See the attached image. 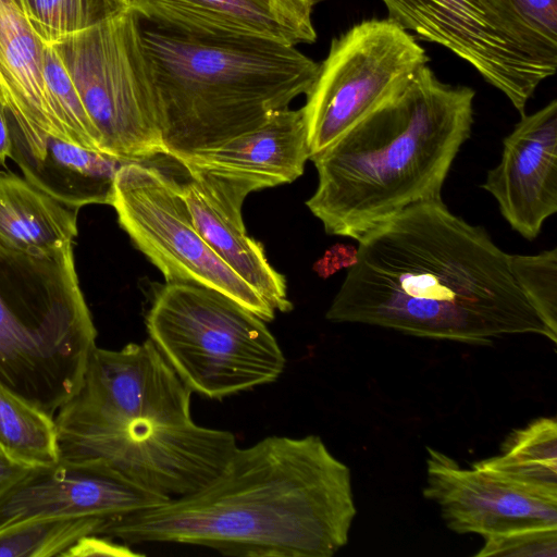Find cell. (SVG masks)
<instances>
[{
	"label": "cell",
	"mask_w": 557,
	"mask_h": 557,
	"mask_svg": "<svg viewBox=\"0 0 557 557\" xmlns=\"http://www.w3.org/2000/svg\"><path fill=\"white\" fill-rule=\"evenodd\" d=\"M108 521L97 517H42L0 529V557H52L79 539L98 535Z\"/></svg>",
	"instance_id": "25"
},
{
	"label": "cell",
	"mask_w": 557,
	"mask_h": 557,
	"mask_svg": "<svg viewBox=\"0 0 557 557\" xmlns=\"http://www.w3.org/2000/svg\"><path fill=\"white\" fill-rule=\"evenodd\" d=\"M9 124L11 160L29 183L74 209L110 206L115 175L125 161L53 136L24 133L10 120Z\"/></svg>",
	"instance_id": "18"
},
{
	"label": "cell",
	"mask_w": 557,
	"mask_h": 557,
	"mask_svg": "<svg viewBox=\"0 0 557 557\" xmlns=\"http://www.w3.org/2000/svg\"><path fill=\"white\" fill-rule=\"evenodd\" d=\"M325 317L471 345L518 334L557 343L510 255L443 200L413 205L362 237Z\"/></svg>",
	"instance_id": "1"
},
{
	"label": "cell",
	"mask_w": 557,
	"mask_h": 557,
	"mask_svg": "<svg viewBox=\"0 0 557 557\" xmlns=\"http://www.w3.org/2000/svg\"><path fill=\"white\" fill-rule=\"evenodd\" d=\"M39 36L52 45L128 9L119 0H22Z\"/></svg>",
	"instance_id": "26"
},
{
	"label": "cell",
	"mask_w": 557,
	"mask_h": 557,
	"mask_svg": "<svg viewBox=\"0 0 557 557\" xmlns=\"http://www.w3.org/2000/svg\"><path fill=\"white\" fill-rule=\"evenodd\" d=\"M169 499L101 460H59L33 467L0 498V529L42 517H97L109 522Z\"/></svg>",
	"instance_id": "14"
},
{
	"label": "cell",
	"mask_w": 557,
	"mask_h": 557,
	"mask_svg": "<svg viewBox=\"0 0 557 557\" xmlns=\"http://www.w3.org/2000/svg\"><path fill=\"white\" fill-rule=\"evenodd\" d=\"M78 209L63 205L24 176L0 171V239L30 252H51L78 235Z\"/></svg>",
	"instance_id": "21"
},
{
	"label": "cell",
	"mask_w": 557,
	"mask_h": 557,
	"mask_svg": "<svg viewBox=\"0 0 557 557\" xmlns=\"http://www.w3.org/2000/svg\"><path fill=\"white\" fill-rule=\"evenodd\" d=\"M428 61L416 37L388 17L333 38L301 108L311 156L400 92Z\"/></svg>",
	"instance_id": "8"
},
{
	"label": "cell",
	"mask_w": 557,
	"mask_h": 557,
	"mask_svg": "<svg viewBox=\"0 0 557 557\" xmlns=\"http://www.w3.org/2000/svg\"><path fill=\"white\" fill-rule=\"evenodd\" d=\"M121 3H123L126 8H129L135 0H119Z\"/></svg>",
	"instance_id": "34"
},
{
	"label": "cell",
	"mask_w": 557,
	"mask_h": 557,
	"mask_svg": "<svg viewBox=\"0 0 557 557\" xmlns=\"http://www.w3.org/2000/svg\"><path fill=\"white\" fill-rule=\"evenodd\" d=\"M482 188L497 201L513 231L535 239L557 212V101L523 114L504 138L499 163Z\"/></svg>",
	"instance_id": "16"
},
{
	"label": "cell",
	"mask_w": 557,
	"mask_h": 557,
	"mask_svg": "<svg viewBox=\"0 0 557 557\" xmlns=\"http://www.w3.org/2000/svg\"><path fill=\"white\" fill-rule=\"evenodd\" d=\"M73 246L30 252L0 239V383L52 418L96 347Z\"/></svg>",
	"instance_id": "5"
},
{
	"label": "cell",
	"mask_w": 557,
	"mask_h": 557,
	"mask_svg": "<svg viewBox=\"0 0 557 557\" xmlns=\"http://www.w3.org/2000/svg\"><path fill=\"white\" fill-rule=\"evenodd\" d=\"M145 323L182 382L209 399L273 383L285 369L284 354L263 320L199 284L159 286Z\"/></svg>",
	"instance_id": "6"
},
{
	"label": "cell",
	"mask_w": 557,
	"mask_h": 557,
	"mask_svg": "<svg viewBox=\"0 0 557 557\" xmlns=\"http://www.w3.org/2000/svg\"><path fill=\"white\" fill-rule=\"evenodd\" d=\"M110 206L133 244L166 283L199 284L228 296L264 322L276 312L207 245L173 177L147 162L117 171Z\"/></svg>",
	"instance_id": "9"
},
{
	"label": "cell",
	"mask_w": 557,
	"mask_h": 557,
	"mask_svg": "<svg viewBox=\"0 0 557 557\" xmlns=\"http://www.w3.org/2000/svg\"><path fill=\"white\" fill-rule=\"evenodd\" d=\"M128 9L153 27L200 40L298 45L262 0H135Z\"/></svg>",
	"instance_id": "20"
},
{
	"label": "cell",
	"mask_w": 557,
	"mask_h": 557,
	"mask_svg": "<svg viewBox=\"0 0 557 557\" xmlns=\"http://www.w3.org/2000/svg\"><path fill=\"white\" fill-rule=\"evenodd\" d=\"M140 21L125 9L52 44L99 133L101 151L125 162L164 154Z\"/></svg>",
	"instance_id": "7"
},
{
	"label": "cell",
	"mask_w": 557,
	"mask_h": 557,
	"mask_svg": "<svg viewBox=\"0 0 557 557\" xmlns=\"http://www.w3.org/2000/svg\"><path fill=\"white\" fill-rule=\"evenodd\" d=\"M46 46L23 1L0 0V103L20 131L66 140L45 79Z\"/></svg>",
	"instance_id": "17"
},
{
	"label": "cell",
	"mask_w": 557,
	"mask_h": 557,
	"mask_svg": "<svg viewBox=\"0 0 557 557\" xmlns=\"http://www.w3.org/2000/svg\"><path fill=\"white\" fill-rule=\"evenodd\" d=\"M0 448L30 467L59 461L54 418L0 383Z\"/></svg>",
	"instance_id": "24"
},
{
	"label": "cell",
	"mask_w": 557,
	"mask_h": 557,
	"mask_svg": "<svg viewBox=\"0 0 557 557\" xmlns=\"http://www.w3.org/2000/svg\"><path fill=\"white\" fill-rule=\"evenodd\" d=\"M13 141L10 131L8 111L0 103V165L5 166L7 160L12 158Z\"/></svg>",
	"instance_id": "33"
},
{
	"label": "cell",
	"mask_w": 557,
	"mask_h": 557,
	"mask_svg": "<svg viewBox=\"0 0 557 557\" xmlns=\"http://www.w3.org/2000/svg\"><path fill=\"white\" fill-rule=\"evenodd\" d=\"M476 463L521 486L557 497V424L540 418L516 430L500 455Z\"/></svg>",
	"instance_id": "22"
},
{
	"label": "cell",
	"mask_w": 557,
	"mask_h": 557,
	"mask_svg": "<svg viewBox=\"0 0 557 557\" xmlns=\"http://www.w3.org/2000/svg\"><path fill=\"white\" fill-rule=\"evenodd\" d=\"M164 154L184 159L249 132L311 88L319 63L293 45L141 29Z\"/></svg>",
	"instance_id": "4"
},
{
	"label": "cell",
	"mask_w": 557,
	"mask_h": 557,
	"mask_svg": "<svg viewBox=\"0 0 557 557\" xmlns=\"http://www.w3.org/2000/svg\"><path fill=\"white\" fill-rule=\"evenodd\" d=\"M302 109L273 112L260 126L180 163L245 177L260 189L292 183L310 159ZM173 159V158H172Z\"/></svg>",
	"instance_id": "19"
},
{
	"label": "cell",
	"mask_w": 557,
	"mask_h": 557,
	"mask_svg": "<svg viewBox=\"0 0 557 557\" xmlns=\"http://www.w3.org/2000/svg\"><path fill=\"white\" fill-rule=\"evenodd\" d=\"M512 274L546 325L557 333V249L510 255Z\"/></svg>",
	"instance_id": "28"
},
{
	"label": "cell",
	"mask_w": 557,
	"mask_h": 557,
	"mask_svg": "<svg viewBox=\"0 0 557 557\" xmlns=\"http://www.w3.org/2000/svg\"><path fill=\"white\" fill-rule=\"evenodd\" d=\"M356 515L350 470L320 436L270 435L237 446L200 490L111 520L99 535L235 557H331Z\"/></svg>",
	"instance_id": "2"
},
{
	"label": "cell",
	"mask_w": 557,
	"mask_h": 557,
	"mask_svg": "<svg viewBox=\"0 0 557 557\" xmlns=\"http://www.w3.org/2000/svg\"><path fill=\"white\" fill-rule=\"evenodd\" d=\"M357 261V247L337 244L320 260L318 269L321 275L329 276L342 268H350Z\"/></svg>",
	"instance_id": "31"
},
{
	"label": "cell",
	"mask_w": 557,
	"mask_h": 557,
	"mask_svg": "<svg viewBox=\"0 0 557 557\" xmlns=\"http://www.w3.org/2000/svg\"><path fill=\"white\" fill-rule=\"evenodd\" d=\"M388 18L468 62L521 114L547 72L488 21L479 0H382Z\"/></svg>",
	"instance_id": "12"
},
{
	"label": "cell",
	"mask_w": 557,
	"mask_h": 557,
	"mask_svg": "<svg viewBox=\"0 0 557 557\" xmlns=\"http://www.w3.org/2000/svg\"><path fill=\"white\" fill-rule=\"evenodd\" d=\"M45 79L66 140L86 149L101 151L100 136L61 58L52 45L45 48Z\"/></svg>",
	"instance_id": "27"
},
{
	"label": "cell",
	"mask_w": 557,
	"mask_h": 557,
	"mask_svg": "<svg viewBox=\"0 0 557 557\" xmlns=\"http://www.w3.org/2000/svg\"><path fill=\"white\" fill-rule=\"evenodd\" d=\"M191 391L156 345L95 347L77 392L54 416L57 434L89 435L144 421L191 420Z\"/></svg>",
	"instance_id": "11"
},
{
	"label": "cell",
	"mask_w": 557,
	"mask_h": 557,
	"mask_svg": "<svg viewBox=\"0 0 557 557\" xmlns=\"http://www.w3.org/2000/svg\"><path fill=\"white\" fill-rule=\"evenodd\" d=\"M166 157V156H165ZM171 161L169 173L189 210L193 223L214 253L277 312H288L286 281L268 261L261 243L247 234L242 216L245 198L259 186L245 177Z\"/></svg>",
	"instance_id": "13"
},
{
	"label": "cell",
	"mask_w": 557,
	"mask_h": 557,
	"mask_svg": "<svg viewBox=\"0 0 557 557\" xmlns=\"http://www.w3.org/2000/svg\"><path fill=\"white\" fill-rule=\"evenodd\" d=\"M59 460H101L170 498L207 485L237 448L233 433L178 422L145 421L89 434H57Z\"/></svg>",
	"instance_id": "10"
},
{
	"label": "cell",
	"mask_w": 557,
	"mask_h": 557,
	"mask_svg": "<svg viewBox=\"0 0 557 557\" xmlns=\"http://www.w3.org/2000/svg\"><path fill=\"white\" fill-rule=\"evenodd\" d=\"M492 25L549 76L557 70V0H479Z\"/></svg>",
	"instance_id": "23"
},
{
	"label": "cell",
	"mask_w": 557,
	"mask_h": 557,
	"mask_svg": "<svg viewBox=\"0 0 557 557\" xmlns=\"http://www.w3.org/2000/svg\"><path fill=\"white\" fill-rule=\"evenodd\" d=\"M426 450L423 495L438 505L451 531L484 537L528 527H557V497L508 481L476 462L466 469L444 453Z\"/></svg>",
	"instance_id": "15"
},
{
	"label": "cell",
	"mask_w": 557,
	"mask_h": 557,
	"mask_svg": "<svg viewBox=\"0 0 557 557\" xmlns=\"http://www.w3.org/2000/svg\"><path fill=\"white\" fill-rule=\"evenodd\" d=\"M476 557H556L557 527H528L483 537Z\"/></svg>",
	"instance_id": "29"
},
{
	"label": "cell",
	"mask_w": 557,
	"mask_h": 557,
	"mask_svg": "<svg viewBox=\"0 0 557 557\" xmlns=\"http://www.w3.org/2000/svg\"><path fill=\"white\" fill-rule=\"evenodd\" d=\"M32 468L11 458L0 448V498L22 480Z\"/></svg>",
	"instance_id": "32"
},
{
	"label": "cell",
	"mask_w": 557,
	"mask_h": 557,
	"mask_svg": "<svg viewBox=\"0 0 557 557\" xmlns=\"http://www.w3.org/2000/svg\"><path fill=\"white\" fill-rule=\"evenodd\" d=\"M138 556L125 544L101 535H86L74 543L62 557H85V556Z\"/></svg>",
	"instance_id": "30"
},
{
	"label": "cell",
	"mask_w": 557,
	"mask_h": 557,
	"mask_svg": "<svg viewBox=\"0 0 557 557\" xmlns=\"http://www.w3.org/2000/svg\"><path fill=\"white\" fill-rule=\"evenodd\" d=\"M474 96L425 64L400 92L312 154L319 181L306 205L325 233L359 242L403 210L442 200L471 135Z\"/></svg>",
	"instance_id": "3"
}]
</instances>
